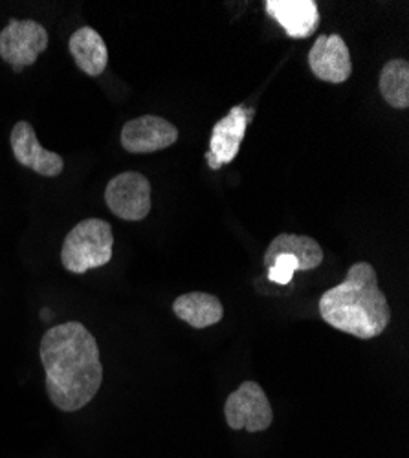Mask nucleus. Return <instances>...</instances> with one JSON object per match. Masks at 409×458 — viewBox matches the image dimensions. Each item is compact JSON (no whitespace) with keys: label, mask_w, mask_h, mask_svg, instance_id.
Segmentation results:
<instances>
[{"label":"nucleus","mask_w":409,"mask_h":458,"mask_svg":"<svg viewBox=\"0 0 409 458\" xmlns=\"http://www.w3.org/2000/svg\"><path fill=\"white\" fill-rule=\"evenodd\" d=\"M380 94L393 108L409 106V64L404 59H391L380 72Z\"/></svg>","instance_id":"15"},{"label":"nucleus","mask_w":409,"mask_h":458,"mask_svg":"<svg viewBox=\"0 0 409 458\" xmlns=\"http://www.w3.org/2000/svg\"><path fill=\"white\" fill-rule=\"evenodd\" d=\"M39 352L47 393L57 409L76 412L94 400L103 384V365L98 341L85 325L68 321L48 328Z\"/></svg>","instance_id":"1"},{"label":"nucleus","mask_w":409,"mask_h":458,"mask_svg":"<svg viewBox=\"0 0 409 458\" xmlns=\"http://www.w3.org/2000/svg\"><path fill=\"white\" fill-rule=\"evenodd\" d=\"M281 253L294 255L297 262H300V272L316 270L323 262L321 246L312 237H305V235H292V233L277 235L267 248L265 264L270 266L272 260Z\"/></svg>","instance_id":"14"},{"label":"nucleus","mask_w":409,"mask_h":458,"mask_svg":"<svg viewBox=\"0 0 409 458\" xmlns=\"http://www.w3.org/2000/svg\"><path fill=\"white\" fill-rule=\"evenodd\" d=\"M309 64L320 81L340 85L353 73L351 52L342 35H320L309 52Z\"/></svg>","instance_id":"8"},{"label":"nucleus","mask_w":409,"mask_h":458,"mask_svg":"<svg viewBox=\"0 0 409 458\" xmlns=\"http://www.w3.org/2000/svg\"><path fill=\"white\" fill-rule=\"evenodd\" d=\"M47 47L48 31L37 21L12 19L8 26L0 31V57L17 73L26 66H31Z\"/></svg>","instance_id":"5"},{"label":"nucleus","mask_w":409,"mask_h":458,"mask_svg":"<svg viewBox=\"0 0 409 458\" xmlns=\"http://www.w3.org/2000/svg\"><path fill=\"white\" fill-rule=\"evenodd\" d=\"M68 50L76 64L90 78H98L108 64V50L103 37L90 26L73 31L68 41Z\"/></svg>","instance_id":"13"},{"label":"nucleus","mask_w":409,"mask_h":458,"mask_svg":"<svg viewBox=\"0 0 409 458\" xmlns=\"http://www.w3.org/2000/svg\"><path fill=\"white\" fill-rule=\"evenodd\" d=\"M173 312L178 319L199 330L213 327L225 318L222 302L215 295L204 292H192L176 297L173 302Z\"/></svg>","instance_id":"12"},{"label":"nucleus","mask_w":409,"mask_h":458,"mask_svg":"<svg viewBox=\"0 0 409 458\" xmlns=\"http://www.w3.org/2000/svg\"><path fill=\"white\" fill-rule=\"evenodd\" d=\"M105 202L116 216L143 220L151 211V183L136 171H125L107 183Z\"/></svg>","instance_id":"6"},{"label":"nucleus","mask_w":409,"mask_h":458,"mask_svg":"<svg viewBox=\"0 0 409 458\" xmlns=\"http://www.w3.org/2000/svg\"><path fill=\"white\" fill-rule=\"evenodd\" d=\"M265 10L290 39H307L320 26V10L314 0H267Z\"/></svg>","instance_id":"11"},{"label":"nucleus","mask_w":409,"mask_h":458,"mask_svg":"<svg viewBox=\"0 0 409 458\" xmlns=\"http://www.w3.org/2000/svg\"><path fill=\"white\" fill-rule=\"evenodd\" d=\"M10 141H12L13 157L22 167H28L48 178L59 176L63 173L64 169L63 158L57 155V152L47 150L39 143L31 123L17 122L15 127L12 129Z\"/></svg>","instance_id":"10"},{"label":"nucleus","mask_w":409,"mask_h":458,"mask_svg":"<svg viewBox=\"0 0 409 458\" xmlns=\"http://www.w3.org/2000/svg\"><path fill=\"white\" fill-rule=\"evenodd\" d=\"M253 114H255L253 108L250 110L239 105L228 112V116L218 120L213 125L209 148L206 152V162L213 171L220 169L226 164H232L235 160Z\"/></svg>","instance_id":"7"},{"label":"nucleus","mask_w":409,"mask_h":458,"mask_svg":"<svg viewBox=\"0 0 409 458\" xmlns=\"http://www.w3.org/2000/svg\"><path fill=\"white\" fill-rule=\"evenodd\" d=\"M113 225L101 218H87L73 225L61 248V262L70 274H87L113 259Z\"/></svg>","instance_id":"3"},{"label":"nucleus","mask_w":409,"mask_h":458,"mask_svg":"<svg viewBox=\"0 0 409 458\" xmlns=\"http://www.w3.org/2000/svg\"><path fill=\"white\" fill-rule=\"evenodd\" d=\"M122 147L132 155H149L171 147L178 140V129L160 116H140L122 129Z\"/></svg>","instance_id":"9"},{"label":"nucleus","mask_w":409,"mask_h":458,"mask_svg":"<svg viewBox=\"0 0 409 458\" xmlns=\"http://www.w3.org/2000/svg\"><path fill=\"white\" fill-rule=\"evenodd\" d=\"M320 316L332 328L358 339L384 334L391 321V309L373 266L354 262L345 279L321 295Z\"/></svg>","instance_id":"2"},{"label":"nucleus","mask_w":409,"mask_h":458,"mask_svg":"<svg viewBox=\"0 0 409 458\" xmlns=\"http://www.w3.org/2000/svg\"><path fill=\"white\" fill-rule=\"evenodd\" d=\"M295 272H300V262H297V259L290 253H281L268 266V279L276 284L286 286L290 284Z\"/></svg>","instance_id":"16"},{"label":"nucleus","mask_w":409,"mask_h":458,"mask_svg":"<svg viewBox=\"0 0 409 458\" xmlns=\"http://www.w3.org/2000/svg\"><path fill=\"white\" fill-rule=\"evenodd\" d=\"M226 422L234 431L246 429L250 433L267 431L274 422L272 405L255 381H244L226 400Z\"/></svg>","instance_id":"4"}]
</instances>
